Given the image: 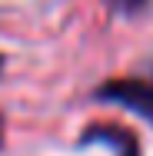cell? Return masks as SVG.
Returning a JSON list of instances; mask_svg holds the SVG:
<instances>
[{"label": "cell", "mask_w": 153, "mask_h": 156, "mask_svg": "<svg viewBox=\"0 0 153 156\" xmlns=\"http://www.w3.org/2000/svg\"><path fill=\"white\" fill-rule=\"evenodd\" d=\"M80 146H110L113 156H140V143L130 129L113 123H93L80 133Z\"/></svg>", "instance_id": "cell-2"}, {"label": "cell", "mask_w": 153, "mask_h": 156, "mask_svg": "<svg viewBox=\"0 0 153 156\" xmlns=\"http://www.w3.org/2000/svg\"><path fill=\"white\" fill-rule=\"evenodd\" d=\"M93 100L123 106L153 126V76H113L103 87H97Z\"/></svg>", "instance_id": "cell-1"}, {"label": "cell", "mask_w": 153, "mask_h": 156, "mask_svg": "<svg viewBox=\"0 0 153 156\" xmlns=\"http://www.w3.org/2000/svg\"><path fill=\"white\" fill-rule=\"evenodd\" d=\"M0 146H3V116H0Z\"/></svg>", "instance_id": "cell-4"}, {"label": "cell", "mask_w": 153, "mask_h": 156, "mask_svg": "<svg viewBox=\"0 0 153 156\" xmlns=\"http://www.w3.org/2000/svg\"><path fill=\"white\" fill-rule=\"evenodd\" d=\"M103 3L120 17H137V13H143L150 7V0H103Z\"/></svg>", "instance_id": "cell-3"}, {"label": "cell", "mask_w": 153, "mask_h": 156, "mask_svg": "<svg viewBox=\"0 0 153 156\" xmlns=\"http://www.w3.org/2000/svg\"><path fill=\"white\" fill-rule=\"evenodd\" d=\"M0 70H3V53H0Z\"/></svg>", "instance_id": "cell-5"}]
</instances>
